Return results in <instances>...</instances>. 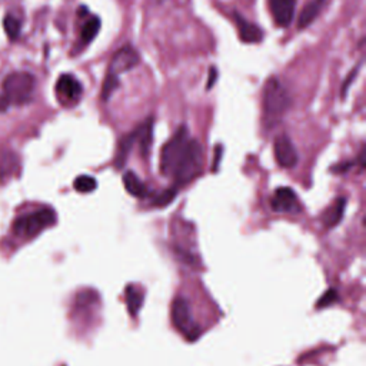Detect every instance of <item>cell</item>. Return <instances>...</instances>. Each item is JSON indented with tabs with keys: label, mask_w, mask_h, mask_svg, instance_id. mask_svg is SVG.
<instances>
[{
	"label": "cell",
	"mask_w": 366,
	"mask_h": 366,
	"mask_svg": "<svg viewBox=\"0 0 366 366\" xmlns=\"http://www.w3.org/2000/svg\"><path fill=\"white\" fill-rule=\"evenodd\" d=\"M201 163V145L190 139L186 126H181L162 149L161 172L172 176L179 185H185L198 175Z\"/></svg>",
	"instance_id": "1"
},
{
	"label": "cell",
	"mask_w": 366,
	"mask_h": 366,
	"mask_svg": "<svg viewBox=\"0 0 366 366\" xmlns=\"http://www.w3.org/2000/svg\"><path fill=\"white\" fill-rule=\"evenodd\" d=\"M289 109V94L278 78L267 79L263 89V122L266 128L276 126Z\"/></svg>",
	"instance_id": "2"
},
{
	"label": "cell",
	"mask_w": 366,
	"mask_h": 366,
	"mask_svg": "<svg viewBox=\"0 0 366 366\" xmlns=\"http://www.w3.org/2000/svg\"><path fill=\"white\" fill-rule=\"evenodd\" d=\"M36 79L32 73L14 72L3 82V94L0 96V110H8L10 105H25L32 99Z\"/></svg>",
	"instance_id": "3"
},
{
	"label": "cell",
	"mask_w": 366,
	"mask_h": 366,
	"mask_svg": "<svg viewBox=\"0 0 366 366\" xmlns=\"http://www.w3.org/2000/svg\"><path fill=\"white\" fill-rule=\"evenodd\" d=\"M56 222V214L50 207H42L32 214L19 216L13 222V234L21 239H32Z\"/></svg>",
	"instance_id": "4"
},
{
	"label": "cell",
	"mask_w": 366,
	"mask_h": 366,
	"mask_svg": "<svg viewBox=\"0 0 366 366\" xmlns=\"http://www.w3.org/2000/svg\"><path fill=\"white\" fill-rule=\"evenodd\" d=\"M172 319L179 332L189 340H195L201 335V327L192 318L190 305L185 298H176L172 306Z\"/></svg>",
	"instance_id": "5"
},
{
	"label": "cell",
	"mask_w": 366,
	"mask_h": 366,
	"mask_svg": "<svg viewBox=\"0 0 366 366\" xmlns=\"http://www.w3.org/2000/svg\"><path fill=\"white\" fill-rule=\"evenodd\" d=\"M139 65V53L138 50L132 48V46H123L121 48L114 56L112 57V62L108 70L109 76H113V78H118L119 76L133 68H136Z\"/></svg>",
	"instance_id": "6"
},
{
	"label": "cell",
	"mask_w": 366,
	"mask_h": 366,
	"mask_svg": "<svg viewBox=\"0 0 366 366\" xmlns=\"http://www.w3.org/2000/svg\"><path fill=\"white\" fill-rule=\"evenodd\" d=\"M274 152L279 166H282L283 169H292L299 162L298 150L291 138L285 133L279 134V136L275 139Z\"/></svg>",
	"instance_id": "7"
},
{
	"label": "cell",
	"mask_w": 366,
	"mask_h": 366,
	"mask_svg": "<svg viewBox=\"0 0 366 366\" xmlns=\"http://www.w3.org/2000/svg\"><path fill=\"white\" fill-rule=\"evenodd\" d=\"M56 92L65 103H74L82 96V85L74 76L62 74L56 83Z\"/></svg>",
	"instance_id": "8"
},
{
	"label": "cell",
	"mask_w": 366,
	"mask_h": 366,
	"mask_svg": "<svg viewBox=\"0 0 366 366\" xmlns=\"http://www.w3.org/2000/svg\"><path fill=\"white\" fill-rule=\"evenodd\" d=\"M271 206L278 214H292L299 209V202L291 187H278L272 196Z\"/></svg>",
	"instance_id": "9"
},
{
	"label": "cell",
	"mask_w": 366,
	"mask_h": 366,
	"mask_svg": "<svg viewBox=\"0 0 366 366\" xmlns=\"http://www.w3.org/2000/svg\"><path fill=\"white\" fill-rule=\"evenodd\" d=\"M296 0H269V9L274 21L281 28H287L292 23L295 16Z\"/></svg>",
	"instance_id": "10"
},
{
	"label": "cell",
	"mask_w": 366,
	"mask_h": 366,
	"mask_svg": "<svg viewBox=\"0 0 366 366\" xmlns=\"http://www.w3.org/2000/svg\"><path fill=\"white\" fill-rule=\"evenodd\" d=\"M235 23H236V28H238V32H239L242 42H245V43H259L262 41L263 32L261 30V28L256 26L252 22H247L242 14L235 13Z\"/></svg>",
	"instance_id": "11"
},
{
	"label": "cell",
	"mask_w": 366,
	"mask_h": 366,
	"mask_svg": "<svg viewBox=\"0 0 366 366\" xmlns=\"http://www.w3.org/2000/svg\"><path fill=\"white\" fill-rule=\"evenodd\" d=\"M327 3H329V0H311V2L303 8V10L299 14L298 28L305 29L309 25H312L315 22V19L321 14V12L326 8Z\"/></svg>",
	"instance_id": "12"
},
{
	"label": "cell",
	"mask_w": 366,
	"mask_h": 366,
	"mask_svg": "<svg viewBox=\"0 0 366 366\" xmlns=\"http://www.w3.org/2000/svg\"><path fill=\"white\" fill-rule=\"evenodd\" d=\"M122 181H123V186L128 190L129 195H132L134 198H146L148 196L149 190H148L146 185L139 179V176L134 172H132V170L125 172Z\"/></svg>",
	"instance_id": "13"
},
{
	"label": "cell",
	"mask_w": 366,
	"mask_h": 366,
	"mask_svg": "<svg viewBox=\"0 0 366 366\" xmlns=\"http://www.w3.org/2000/svg\"><path fill=\"white\" fill-rule=\"evenodd\" d=\"M134 134H136V143H139L142 156L146 158L150 153L152 141H153V119H146L143 125H141L136 130H134Z\"/></svg>",
	"instance_id": "14"
},
{
	"label": "cell",
	"mask_w": 366,
	"mask_h": 366,
	"mask_svg": "<svg viewBox=\"0 0 366 366\" xmlns=\"http://www.w3.org/2000/svg\"><path fill=\"white\" fill-rule=\"evenodd\" d=\"M134 143H136V134H134V130L130 134H126V136H123L122 141L119 142L116 156H114V166H116L118 169H122L125 166L129 153H130Z\"/></svg>",
	"instance_id": "15"
},
{
	"label": "cell",
	"mask_w": 366,
	"mask_h": 366,
	"mask_svg": "<svg viewBox=\"0 0 366 366\" xmlns=\"http://www.w3.org/2000/svg\"><path fill=\"white\" fill-rule=\"evenodd\" d=\"M346 207V199L345 198H338L336 202L332 205V207L326 212L323 222L326 227H335L343 218Z\"/></svg>",
	"instance_id": "16"
},
{
	"label": "cell",
	"mask_w": 366,
	"mask_h": 366,
	"mask_svg": "<svg viewBox=\"0 0 366 366\" xmlns=\"http://www.w3.org/2000/svg\"><path fill=\"white\" fill-rule=\"evenodd\" d=\"M126 302L130 315H136L143 305V294L141 289L134 285H129L126 287Z\"/></svg>",
	"instance_id": "17"
},
{
	"label": "cell",
	"mask_w": 366,
	"mask_h": 366,
	"mask_svg": "<svg viewBox=\"0 0 366 366\" xmlns=\"http://www.w3.org/2000/svg\"><path fill=\"white\" fill-rule=\"evenodd\" d=\"M101 26H102V22H101V19H99V17H96V16L90 17L89 21H88V22L83 25V28H82V33H81L82 41H83L85 43L92 42V41L94 39V37L98 36V33H99V30H101Z\"/></svg>",
	"instance_id": "18"
},
{
	"label": "cell",
	"mask_w": 366,
	"mask_h": 366,
	"mask_svg": "<svg viewBox=\"0 0 366 366\" xmlns=\"http://www.w3.org/2000/svg\"><path fill=\"white\" fill-rule=\"evenodd\" d=\"M3 28L6 34L9 36L10 41H16L19 36H21L22 32V22L19 21L17 17H14L13 14H6L5 21H3Z\"/></svg>",
	"instance_id": "19"
},
{
	"label": "cell",
	"mask_w": 366,
	"mask_h": 366,
	"mask_svg": "<svg viewBox=\"0 0 366 366\" xmlns=\"http://www.w3.org/2000/svg\"><path fill=\"white\" fill-rule=\"evenodd\" d=\"M17 162L13 153H5L2 161H0V181L9 179L12 176V173L16 170Z\"/></svg>",
	"instance_id": "20"
},
{
	"label": "cell",
	"mask_w": 366,
	"mask_h": 366,
	"mask_svg": "<svg viewBox=\"0 0 366 366\" xmlns=\"http://www.w3.org/2000/svg\"><path fill=\"white\" fill-rule=\"evenodd\" d=\"M73 186L76 190L81 192V194H90V192L98 187V181L89 175H81L74 179Z\"/></svg>",
	"instance_id": "21"
},
{
	"label": "cell",
	"mask_w": 366,
	"mask_h": 366,
	"mask_svg": "<svg viewBox=\"0 0 366 366\" xmlns=\"http://www.w3.org/2000/svg\"><path fill=\"white\" fill-rule=\"evenodd\" d=\"M176 194H178L176 187H169V189H166L165 192H162L161 195H158V196L155 198V201H153V205H155V206H161V207H162V206H166V205H169L173 199H175Z\"/></svg>",
	"instance_id": "22"
},
{
	"label": "cell",
	"mask_w": 366,
	"mask_h": 366,
	"mask_svg": "<svg viewBox=\"0 0 366 366\" xmlns=\"http://www.w3.org/2000/svg\"><path fill=\"white\" fill-rule=\"evenodd\" d=\"M338 292L335 291V289H329V291H327L319 301H318V303H316V306L318 307H325V306H329V305H332L334 302H336L338 301Z\"/></svg>",
	"instance_id": "23"
},
{
	"label": "cell",
	"mask_w": 366,
	"mask_h": 366,
	"mask_svg": "<svg viewBox=\"0 0 366 366\" xmlns=\"http://www.w3.org/2000/svg\"><path fill=\"white\" fill-rule=\"evenodd\" d=\"M359 68H360V65H358V68L351 73V76H349V78L348 79H346V82L342 85V96H345L346 94V90H348V88H349V85H351V82L354 81V78H356V73H358V70H359Z\"/></svg>",
	"instance_id": "24"
},
{
	"label": "cell",
	"mask_w": 366,
	"mask_h": 366,
	"mask_svg": "<svg viewBox=\"0 0 366 366\" xmlns=\"http://www.w3.org/2000/svg\"><path fill=\"white\" fill-rule=\"evenodd\" d=\"M218 78V73H216V69L212 68L210 69V76H209V82H207V89H210L212 86H214V82L216 81Z\"/></svg>",
	"instance_id": "25"
},
{
	"label": "cell",
	"mask_w": 366,
	"mask_h": 366,
	"mask_svg": "<svg viewBox=\"0 0 366 366\" xmlns=\"http://www.w3.org/2000/svg\"><path fill=\"white\" fill-rule=\"evenodd\" d=\"M222 158V146L216 148V156H215V163H214V170H216L219 167V161Z\"/></svg>",
	"instance_id": "26"
}]
</instances>
